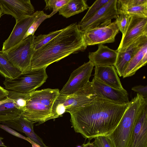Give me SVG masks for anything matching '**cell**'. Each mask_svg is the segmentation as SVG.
<instances>
[{
  "mask_svg": "<svg viewBox=\"0 0 147 147\" xmlns=\"http://www.w3.org/2000/svg\"><path fill=\"white\" fill-rule=\"evenodd\" d=\"M129 103L118 104L97 97L70 113L72 126L76 132L89 140L108 136L119 124Z\"/></svg>",
  "mask_w": 147,
  "mask_h": 147,
  "instance_id": "1",
  "label": "cell"
},
{
  "mask_svg": "<svg viewBox=\"0 0 147 147\" xmlns=\"http://www.w3.org/2000/svg\"><path fill=\"white\" fill-rule=\"evenodd\" d=\"M87 47L83 32L76 23L72 24L63 28L49 42L34 51L31 69L46 68L71 54L84 51Z\"/></svg>",
  "mask_w": 147,
  "mask_h": 147,
  "instance_id": "2",
  "label": "cell"
},
{
  "mask_svg": "<svg viewBox=\"0 0 147 147\" xmlns=\"http://www.w3.org/2000/svg\"><path fill=\"white\" fill-rule=\"evenodd\" d=\"M59 93L58 89H44L27 94L22 114L38 125L52 119V108Z\"/></svg>",
  "mask_w": 147,
  "mask_h": 147,
  "instance_id": "3",
  "label": "cell"
},
{
  "mask_svg": "<svg viewBox=\"0 0 147 147\" xmlns=\"http://www.w3.org/2000/svg\"><path fill=\"white\" fill-rule=\"evenodd\" d=\"M146 102L147 99L144 98L138 93L129 102V105L119 124L107 136L114 147H130L136 119Z\"/></svg>",
  "mask_w": 147,
  "mask_h": 147,
  "instance_id": "4",
  "label": "cell"
},
{
  "mask_svg": "<svg viewBox=\"0 0 147 147\" xmlns=\"http://www.w3.org/2000/svg\"><path fill=\"white\" fill-rule=\"evenodd\" d=\"M96 98L94 94L91 82L90 81L84 87L72 94L67 95L59 93L52 107V119L61 117L65 112L70 113Z\"/></svg>",
  "mask_w": 147,
  "mask_h": 147,
  "instance_id": "5",
  "label": "cell"
},
{
  "mask_svg": "<svg viewBox=\"0 0 147 147\" xmlns=\"http://www.w3.org/2000/svg\"><path fill=\"white\" fill-rule=\"evenodd\" d=\"M46 69H31L13 78H5L3 82L5 89L24 94L32 93L45 82L48 78Z\"/></svg>",
  "mask_w": 147,
  "mask_h": 147,
  "instance_id": "6",
  "label": "cell"
},
{
  "mask_svg": "<svg viewBox=\"0 0 147 147\" xmlns=\"http://www.w3.org/2000/svg\"><path fill=\"white\" fill-rule=\"evenodd\" d=\"M34 36H30L14 47L5 51H0V53L21 73L31 69Z\"/></svg>",
  "mask_w": 147,
  "mask_h": 147,
  "instance_id": "7",
  "label": "cell"
},
{
  "mask_svg": "<svg viewBox=\"0 0 147 147\" xmlns=\"http://www.w3.org/2000/svg\"><path fill=\"white\" fill-rule=\"evenodd\" d=\"M117 0H109L95 14L86 21L78 24L82 32L96 27L108 25L112 20L116 19L118 14L117 7Z\"/></svg>",
  "mask_w": 147,
  "mask_h": 147,
  "instance_id": "8",
  "label": "cell"
},
{
  "mask_svg": "<svg viewBox=\"0 0 147 147\" xmlns=\"http://www.w3.org/2000/svg\"><path fill=\"white\" fill-rule=\"evenodd\" d=\"M119 31L115 21L107 25L87 30L83 32V33L87 46L113 43Z\"/></svg>",
  "mask_w": 147,
  "mask_h": 147,
  "instance_id": "9",
  "label": "cell"
},
{
  "mask_svg": "<svg viewBox=\"0 0 147 147\" xmlns=\"http://www.w3.org/2000/svg\"><path fill=\"white\" fill-rule=\"evenodd\" d=\"M94 66L90 61L84 63L71 74L69 78L59 93L65 95L72 94L84 87L89 82Z\"/></svg>",
  "mask_w": 147,
  "mask_h": 147,
  "instance_id": "10",
  "label": "cell"
},
{
  "mask_svg": "<svg viewBox=\"0 0 147 147\" xmlns=\"http://www.w3.org/2000/svg\"><path fill=\"white\" fill-rule=\"evenodd\" d=\"M147 34V18L131 16L127 28L122 35L117 49L118 52L125 51L131 43L142 36Z\"/></svg>",
  "mask_w": 147,
  "mask_h": 147,
  "instance_id": "11",
  "label": "cell"
},
{
  "mask_svg": "<svg viewBox=\"0 0 147 147\" xmlns=\"http://www.w3.org/2000/svg\"><path fill=\"white\" fill-rule=\"evenodd\" d=\"M94 94L97 97L118 104L129 102L128 94L124 88L115 89L102 82L94 77L91 82Z\"/></svg>",
  "mask_w": 147,
  "mask_h": 147,
  "instance_id": "12",
  "label": "cell"
},
{
  "mask_svg": "<svg viewBox=\"0 0 147 147\" xmlns=\"http://www.w3.org/2000/svg\"><path fill=\"white\" fill-rule=\"evenodd\" d=\"M37 11L32 15L16 20V24L8 38L4 42L2 51L7 50L16 45L24 40L28 29L38 15Z\"/></svg>",
  "mask_w": 147,
  "mask_h": 147,
  "instance_id": "13",
  "label": "cell"
},
{
  "mask_svg": "<svg viewBox=\"0 0 147 147\" xmlns=\"http://www.w3.org/2000/svg\"><path fill=\"white\" fill-rule=\"evenodd\" d=\"M0 9L2 14L11 15L16 20L34 13L30 0H0Z\"/></svg>",
  "mask_w": 147,
  "mask_h": 147,
  "instance_id": "14",
  "label": "cell"
},
{
  "mask_svg": "<svg viewBox=\"0 0 147 147\" xmlns=\"http://www.w3.org/2000/svg\"><path fill=\"white\" fill-rule=\"evenodd\" d=\"M130 147H147V102L144 104L136 119Z\"/></svg>",
  "mask_w": 147,
  "mask_h": 147,
  "instance_id": "15",
  "label": "cell"
},
{
  "mask_svg": "<svg viewBox=\"0 0 147 147\" xmlns=\"http://www.w3.org/2000/svg\"><path fill=\"white\" fill-rule=\"evenodd\" d=\"M147 42V34L140 37L129 45L123 52H118L116 61L114 65L117 73L120 76H123L129 62L140 49Z\"/></svg>",
  "mask_w": 147,
  "mask_h": 147,
  "instance_id": "16",
  "label": "cell"
},
{
  "mask_svg": "<svg viewBox=\"0 0 147 147\" xmlns=\"http://www.w3.org/2000/svg\"><path fill=\"white\" fill-rule=\"evenodd\" d=\"M1 123L25 134L28 138L41 147H47L41 139L34 132L33 123L24 116L22 113L13 119Z\"/></svg>",
  "mask_w": 147,
  "mask_h": 147,
  "instance_id": "17",
  "label": "cell"
},
{
  "mask_svg": "<svg viewBox=\"0 0 147 147\" xmlns=\"http://www.w3.org/2000/svg\"><path fill=\"white\" fill-rule=\"evenodd\" d=\"M118 51L111 49L103 45H98L97 50L89 52V61L94 66H114L117 56Z\"/></svg>",
  "mask_w": 147,
  "mask_h": 147,
  "instance_id": "18",
  "label": "cell"
},
{
  "mask_svg": "<svg viewBox=\"0 0 147 147\" xmlns=\"http://www.w3.org/2000/svg\"><path fill=\"white\" fill-rule=\"evenodd\" d=\"M94 77L105 84L115 89H123L114 66H96Z\"/></svg>",
  "mask_w": 147,
  "mask_h": 147,
  "instance_id": "19",
  "label": "cell"
},
{
  "mask_svg": "<svg viewBox=\"0 0 147 147\" xmlns=\"http://www.w3.org/2000/svg\"><path fill=\"white\" fill-rule=\"evenodd\" d=\"M147 62V42L140 49L131 60L123 77H129L134 75L140 68L146 65Z\"/></svg>",
  "mask_w": 147,
  "mask_h": 147,
  "instance_id": "20",
  "label": "cell"
},
{
  "mask_svg": "<svg viewBox=\"0 0 147 147\" xmlns=\"http://www.w3.org/2000/svg\"><path fill=\"white\" fill-rule=\"evenodd\" d=\"M86 1L69 0L59 10V14L66 18L82 12L89 8Z\"/></svg>",
  "mask_w": 147,
  "mask_h": 147,
  "instance_id": "21",
  "label": "cell"
},
{
  "mask_svg": "<svg viewBox=\"0 0 147 147\" xmlns=\"http://www.w3.org/2000/svg\"><path fill=\"white\" fill-rule=\"evenodd\" d=\"M22 111L14 100L2 104L0 105V123L14 119L20 115Z\"/></svg>",
  "mask_w": 147,
  "mask_h": 147,
  "instance_id": "22",
  "label": "cell"
},
{
  "mask_svg": "<svg viewBox=\"0 0 147 147\" xmlns=\"http://www.w3.org/2000/svg\"><path fill=\"white\" fill-rule=\"evenodd\" d=\"M0 53V74L5 78H13L21 73Z\"/></svg>",
  "mask_w": 147,
  "mask_h": 147,
  "instance_id": "23",
  "label": "cell"
},
{
  "mask_svg": "<svg viewBox=\"0 0 147 147\" xmlns=\"http://www.w3.org/2000/svg\"><path fill=\"white\" fill-rule=\"evenodd\" d=\"M117 7L118 14L123 13L130 16L147 18V3L140 5L127 7L117 5Z\"/></svg>",
  "mask_w": 147,
  "mask_h": 147,
  "instance_id": "24",
  "label": "cell"
},
{
  "mask_svg": "<svg viewBox=\"0 0 147 147\" xmlns=\"http://www.w3.org/2000/svg\"><path fill=\"white\" fill-rule=\"evenodd\" d=\"M63 29L51 32L45 34H40L35 36L33 41L34 51H36L47 44L59 34Z\"/></svg>",
  "mask_w": 147,
  "mask_h": 147,
  "instance_id": "25",
  "label": "cell"
},
{
  "mask_svg": "<svg viewBox=\"0 0 147 147\" xmlns=\"http://www.w3.org/2000/svg\"><path fill=\"white\" fill-rule=\"evenodd\" d=\"M49 18V15L45 14L42 11H40L38 15L26 33L24 39L30 36L34 35L35 32L41 24L45 20Z\"/></svg>",
  "mask_w": 147,
  "mask_h": 147,
  "instance_id": "26",
  "label": "cell"
},
{
  "mask_svg": "<svg viewBox=\"0 0 147 147\" xmlns=\"http://www.w3.org/2000/svg\"><path fill=\"white\" fill-rule=\"evenodd\" d=\"M69 1V0H45L46 5L45 9L46 10H53L51 13L49 15L50 18L58 11Z\"/></svg>",
  "mask_w": 147,
  "mask_h": 147,
  "instance_id": "27",
  "label": "cell"
},
{
  "mask_svg": "<svg viewBox=\"0 0 147 147\" xmlns=\"http://www.w3.org/2000/svg\"><path fill=\"white\" fill-rule=\"evenodd\" d=\"M109 1V0L96 1L91 6L89 7L87 12L79 22L82 23L87 20L95 14Z\"/></svg>",
  "mask_w": 147,
  "mask_h": 147,
  "instance_id": "28",
  "label": "cell"
},
{
  "mask_svg": "<svg viewBox=\"0 0 147 147\" xmlns=\"http://www.w3.org/2000/svg\"><path fill=\"white\" fill-rule=\"evenodd\" d=\"M131 16L124 13H121L118 15L115 21L119 30L122 35L125 33L129 24Z\"/></svg>",
  "mask_w": 147,
  "mask_h": 147,
  "instance_id": "29",
  "label": "cell"
},
{
  "mask_svg": "<svg viewBox=\"0 0 147 147\" xmlns=\"http://www.w3.org/2000/svg\"><path fill=\"white\" fill-rule=\"evenodd\" d=\"M94 139L92 143L93 147H114L107 136H99Z\"/></svg>",
  "mask_w": 147,
  "mask_h": 147,
  "instance_id": "30",
  "label": "cell"
},
{
  "mask_svg": "<svg viewBox=\"0 0 147 147\" xmlns=\"http://www.w3.org/2000/svg\"><path fill=\"white\" fill-rule=\"evenodd\" d=\"M147 3V0H117V5L130 7L142 5Z\"/></svg>",
  "mask_w": 147,
  "mask_h": 147,
  "instance_id": "31",
  "label": "cell"
},
{
  "mask_svg": "<svg viewBox=\"0 0 147 147\" xmlns=\"http://www.w3.org/2000/svg\"><path fill=\"white\" fill-rule=\"evenodd\" d=\"M133 91L141 95L144 98L147 99V86L141 85L136 86L131 88Z\"/></svg>",
  "mask_w": 147,
  "mask_h": 147,
  "instance_id": "32",
  "label": "cell"
},
{
  "mask_svg": "<svg viewBox=\"0 0 147 147\" xmlns=\"http://www.w3.org/2000/svg\"><path fill=\"white\" fill-rule=\"evenodd\" d=\"M9 91L0 86V101L7 98L9 94Z\"/></svg>",
  "mask_w": 147,
  "mask_h": 147,
  "instance_id": "33",
  "label": "cell"
},
{
  "mask_svg": "<svg viewBox=\"0 0 147 147\" xmlns=\"http://www.w3.org/2000/svg\"><path fill=\"white\" fill-rule=\"evenodd\" d=\"M13 101V100L7 97L4 99L0 101V105L5 103L8 102H11Z\"/></svg>",
  "mask_w": 147,
  "mask_h": 147,
  "instance_id": "34",
  "label": "cell"
},
{
  "mask_svg": "<svg viewBox=\"0 0 147 147\" xmlns=\"http://www.w3.org/2000/svg\"><path fill=\"white\" fill-rule=\"evenodd\" d=\"M28 142L32 144V147H41L39 145L35 143L30 139H29Z\"/></svg>",
  "mask_w": 147,
  "mask_h": 147,
  "instance_id": "35",
  "label": "cell"
},
{
  "mask_svg": "<svg viewBox=\"0 0 147 147\" xmlns=\"http://www.w3.org/2000/svg\"><path fill=\"white\" fill-rule=\"evenodd\" d=\"M3 139V138L0 136V146H2L4 147H7V146L5 145L3 142L2 141V140Z\"/></svg>",
  "mask_w": 147,
  "mask_h": 147,
  "instance_id": "36",
  "label": "cell"
},
{
  "mask_svg": "<svg viewBox=\"0 0 147 147\" xmlns=\"http://www.w3.org/2000/svg\"><path fill=\"white\" fill-rule=\"evenodd\" d=\"M82 146L83 147H93L92 143L90 142H88L86 144H83Z\"/></svg>",
  "mask_w": 147,
  "mask_h": 147,
  "instance_id": "37",
  "label": "cell"
},
{
  "mask_svg": "<svg viewBox=\"0 0 147 147\" xmlns=\"http://www.w3.org/2000/svg\"><path fill=\"white\" fill-rule=\"evenodd\" d=\"M2 14L1 11V9H0V18L1 17Z\"/></svg>",
  "mask_w": 147,
  "mask_h": 147,
  "instance_id": "38",
  "label": "cell"
},
{
  "mask_svg": "<svg viewBox=\"0 0 147 147\" xmlns=\"http://www.w3.org/2000/svg\"><path fill=\"white\" fill-rule=\"evenodd\" d=\"M77 147H83V146H78Z\"/></svg>",
  "mask_w": 147,
  "mask_h": 147,
  "instance_id": "39",
  "label": "cell"
},
{
  "mask_svg": "<svg viewBox=\"0 0 147 147\" xmlns=\"http://www.w3.org/2000/svg\"></svg>",
  "mask_w": 147,
  "mask_h": 147,
  "instance_id": "40",
  "label": "cell"
}]
</instances>
